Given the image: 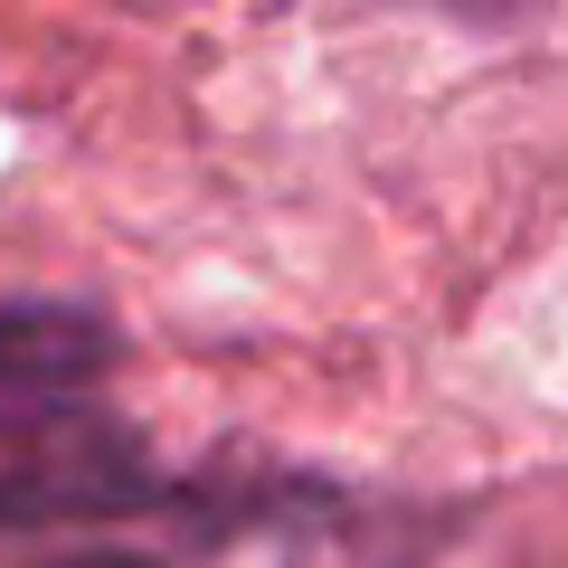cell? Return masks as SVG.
<instances>
[{"label": "cell", "instance_id": "cell-1", "mask_svg": "<svg viewBox=\"0 0 568 568\" xmlns=\"http://www.w3.org/2000/svg\"><path fill=\"white\" fill-rule=\"evenodd\" d=\"M162 503V474L133 426L95 407H0V530H58V521H114Z\"/></svg>", "mask_w": 568, "mask_h": 568}, {"label": "cell", "instance_id": "cell-2", "mask_svg": "<svg viewBox=\"0 0 568 568\" xmlns=\"http://www.w3.org/2000/svg\"><path fill=\"white\" fill-rule=\"evenodd\" d=\"M114 351H123L114 323L85 304H0V398L10 407L77 398Z\"/></svg>", "mask_w": 568, "mask_h": 568}]
</instances>
